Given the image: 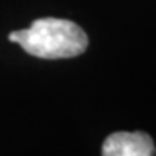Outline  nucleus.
Listing matches in <instances>:
<instances>
[{"label": "nucleus", "instance_id": "nucleus-1", "mask_svg": "<svg viewBox=\"0 0 156 156\" xmlns=\"http://www.w3.org/2000/svg\"><path fill=\"white\" fill-rule=\"evenodd\" d=\"M8 40L40 59L75 58L84 53L88 46V37L80 26L58 18L37 19L29 29L11 32Z\"/></svg>", "mask_w": 156, "mask_h": 156}, {"label": "nucleus", "instance_id": "nucleus-2", "mask_svg": "<svg viewBox=\"0 0 156 156\" xmlns=\"http://www.w3.org/2000/svg\"><path fill=\"white\" fill-rule=\"evenodd\" d=\"M104 156H151L154 145L145 132H115L102 145Z\"/></svg>", "mask_w": 156, "mask_h": 156}]
</instances>
